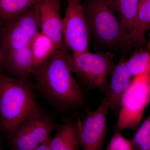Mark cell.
<instances>
[{
    "label": "cell",
    "mask_w": 150,
    "mask_h": 150,
    "mask_svg": "<svg viewBox=\"0 0 150 150\" xmlns=\"http://www.w3.org/2000/svg\"><path fill=\"white\" fill-rule=\"evenodd\" d=\"M68 50L67 47L56 49L33 74L43 93L57 105L67 108L78 107L84 102L83 93L73 76Z\"/></svg>",
    "instance_id": "6da1fadb"
},
{
    "label": "cell",
    "mask_w": 150,
    "mask_h": 150,
    "mask_svg": "<svg viewBox=\"0 0 150 150\" xmlns=\"http://www.w3.org/2000/svg\"><path fill=\"white\" fill-rule=\"evenodd\" d=\"M40 108L28 81L10 77L0 72V118L3 132L9 137L28 116Z\"/></svg>",
    "instance_id": "7a4b0ae2"
},
{
    "label": "cell",
    "mask_w": 150,
    "mask_h": 150,
    "mask_svg": "<svg viewBox=\"0 0 150 150\" xmlns=\"http://www.w3.org/2000/svg\"><path fill=\"white\" fill-rule=\"evenodd\" d=\"M82 6L90 36L107 48L128 50L111 0H85Z\"/></svg>",
    "instance_id": "3957f363"
},
{
    "label": "cell",
    "mask_w": 150,
    "mask_h": 150,
    "mask_svg": "<svg viewBox=\"0 0 150 150\" xmlns=\"http://www.w3.org/2000/svg\"><path fill=\"white\" fill-rule=\"evenodd\" d=\"M150 103V71L132 77L121 100L114 132L126 129L136 130Z\"/></svg>",
    "instance_id": "277c9868"
},
{
    "label": "cell",
    "mask_w": 150,
    "mask_h": 150,
    "mask_svg": "<svg viewBox=\"0 0 150 150\" xmlns=\"http://www.w3.org/2000/svg\"><path fill=\"white\" fill-rule=\"evenodd\" d=\"M73 73L87 87L104 92L110 75L115 65L114 55L108 51H89L67 55Z\"/></svg>",
    "instance_id": "5b68a950"
},
{
    "label": "cell",
    "mask_w": 150,
    "mask_h": 150,
    "mask_svg": "<svg viewBox=\"0 0 150 150\" xmlns=\"http://www.w3.org/2000/svg\"><path fill=\"white\" fill-rule=\"evenodd\" d=\"M56 126L52 119L39 108L22 121L9 137L10 148L35 150L40 143L51 138Z\"/></svg>",
    "instance_id": "8992f818"
},
{
    "label": "cell",
    "mask_w": 150,
    "mask_h": 150,
    "mask_svg": "<svg viewBox=\"0 0 150 150\" xmlns=\"http://www.w3.org/2000/svg\"><path fill=\"white\" fill-rule=\"evenodd\" d=\"M40 32L35 5L0 27L1 52L28 47Z\"/></svg>",
    "instance_id": "52a82bcc"
},
{
    "label": "cell",
    "mask_w": 150,
    "mask_h": 150,
    "mask_svg": "<svg viewBox=\"0 0 150 150\" xmlns=\"http://www.w3.org/2000/svg\"><path fill=\"white\" fill-rule=\"evenodd\" d=\"M80 0H68L62 18V34L65 46L72 54L89 51V31Z\"/></svg>",
    "instance_id": "ba28073f"
},
{
    "label": "cell",
    "mask_w": 150,
    "mask_h": 150,
    "mask_svg": "<svg viewBox=\"0 0 150 150\" xmlns=\"http://www.w3.org/2000/svg\"><path fill=\"white\" fill-rule=\"evenodd\" d=\"M110 110L105 98L96 110L87 112L83 120L78 119L81 147L84 150L100 149L104 144L107 132V115Z\"/></svg>",
    "instance_id": "9c48e42d"
},
{
    "label": "cell",
    "mask_w": 150,
    "mask_h": 150,
    "mask_svg": "<svg viewBox=\"0 0 150 150\" xmlns=\"http://www.w3.org/2000/svg\"><path fill=\"white\" fill-rule=\"evenodd\" d=\"M35 6L40 32L51 38L58 48L66 47L62 37L60 0H39Z\"/></svg>",
    "instance_id": "30bf717a"
},
{
    "label": "cell",
    "mask_w": 150,
    "mask_h": 150,
    "mask_svg": "<svg viewBox=\"0 0 150 150\" xmlns=\"http://www.w3.org/2000/svg\"><path fill=\"white\" fill-rule=\"evenodd\" d=\"M1 72L18 80L28 81L35 70L30 46L1 52Z\"/></svg>",
    "instance_id": "8fae6325"
},
{
    "label": "cell",
    "mask_w": 150,
    "mask_h": 150,
    "mask_svg": "<svg viewBox=\"0 0 150 150\" xmlns=\"http://www.w3.org/2000/svg\"><path fill=\"white\" fill-rule=\"evenodd\" d=\"M126 58L123 55L113 66L108 82L104 91L105 98L109 104L110 110L119 112L121 100L125 92L130 86L132 76L126 65Z\"/></svg>",
    "instance_id": "7c38bea8"
},
{
    "label": "cell",
    "mask_w": 150,
    "mask_h": 150,
    "mask_svg": "<svg viewBox=\"0 0 150 150\" xmlns=\"http://www.w3.org/2000/svg\"><path fill=\"white\" fill-rule=\"evenodd\" d=\"M150 27V0H141L129 40L130 49L146 48V34Z\"/></svg>",
    "instance_id": "4fadbf2b"
},
{
    "label": "cell",
    "mask_w": 150,
    "mask_h": 150,
    "mask_svg": "<svg viewBox=\"0 0 150 150\" xmlns=\"http://www.w3.org/2000/svg\"><path fill=\"white\" fill-rule=\"evenodd\" d=\"M56 133L51 138V150H78L81 147L77 124L71 121L56 126Z\"/></svg>",
    "instance_id": "5bb4252c"
},
{
    "label": "cell",
    "mask_w": 150,
    "mask_h": 150,
    "mask_svg": "<svg viewBox=\"0 0 150 150\" xmlns=\"http://www.w3.org/2000/svg\"><path fill=\"white\" fill-rule=\"evenodd\" d=\"M141 0H111L126 39L128 50L132 28Z\"/></svg>",
    "instance_id": "9a60e30c"
},
{
    "label": "cell",
    "mask_w": 150,
    "mask_h": 150,
    "mask_svg": "<svg viewBox=\"0 0 150 150\" xmlns=\"http://www.w3.org/2000/svg\"><path fill=\"white\" fill-rule=\"evenodd\" d=\"M30 48L35 70L46 62L56 49L59 48L51 38L40 31L33 38Z\"/></svg>",
    "instance_id": "2e32d148"
},
{
    "label": "cell",
    "mask_w": 150,
    "mask_h": 150,
    "mask_svg": "<svg viewBox=\"0 0 150 150\" xmlns=\"http://www.w3.org/2000/svg\"><path fill=\"white\" fill-rule=\"evenodd\" d=\"M39 0H0V24L12 20Z\"/></svg>",
    "instance_id": "e0dca14e"
},
{
    "label": "cell",
    "mask_w": 150,
    "mask_h": 150,
    "mask_svg": "<svg viewBox=\"0 0 150 150\" xmlns=\"http://www.w3.org/2000/svg\"><path fill=\"white\" fill-rule=\"evenodd\" d=\"M126 65L132 77L150 71V50H137L126 59Z\"/></svg>",
    "instance_id": "ac0fdd59"
},
{
    "label": "cell",
    "mask_w": 150,
    "mask_h": 150,
    "mask_svg": "<svg viewBox=\"0 0 150 150\" xmlns=\"http://www.w3.org/2000/svg\"><path fill=\"white\" fill-rule=\"evenodd\" d=\"M136 130L131 139L135 150H150V115Z\"/></svg>",
    "instance_id": "d6986e66"
},
{
    "label": "cell",
    "mask_w": 150,
    "mask_h": 150,
    "mask_svg": "<svg viewBox=\"0 0 150 150\" xmlns=\"http://www.w3.org/2000/svg\"><path fill=\"white\" fill-rule=\"evenodd\" d=\"M106 149L133 150L135 149L131 139H126L122 135L121 132L115 131L112 135Z\"/></svg>",
    "instance_id": "ffe728a7"
},
{
    "label": "cell",
    "mask_w": 150,
    "mask_h": 150,
    "mask_svg": "<svg viewBox=\"0 0 150 150\" xmlns=\"http://www.w3.org/2000/svg\"><path fill=\"white\" fill-rule=\"evenodd\" d=\"M51 138L40 143L38 146L35 150H51Z\"/></svg>",
    "instance_id": "44dd1931"
},
{
    "label": "cell",
    "mask_w": 150,
    "mask_h": 150,
    "mask_svg": "<svg viewBox=\"0 0 150 150\" xmlns=\"http://www.w3.org/2000/svg\"><path fill=\"white\" fill-rule=\"evenodd\" d=\"M3 132L2 125L1 121L0 118V148L2 145V133Z\"/></svg>",
    "instance_id": "7402d4cb"
},
{
    "label": "cell",
    "mask_w": 150,
    "mask_h": 150,
    "mask_svg": "<svg viewBox=\"0 0 150 150\" xmlns=\"http://www.w3.org/2000/svg\"><path fill=\"white\" fill-rule=\"evenodd\" d=\"M146 48V49L147 50H150V40L148 41Z\"/></svg>",
    "instance_id": "603a6c76"
},
{
    "label": "cell",
    "mask_w": 150,
    "mask_h": 150,
    "mask_svg": "<svg viewBox=\"0 0 150 150\" xmlns=\"http://www.w3.org/2000/svg\"><path fill=\"white\" fill-rule=\"evenodd\" d=\"M1 47H0V61H1Z\"/></svg>",
    "instance_id": "cb8c5ba5"
},
{
    "label": "cell",
    "mask_w": 150,
    "mask_h": 150,
    "mask_svg": "<svg viewBox=\"0 0 150 150\" xmlns=\"http://www.w3.org/2000/svg\"><path fill=\"white\" fill-rule=\"evenodd\" d=\"M1 24H0V27H1Z\"/></svg>",
    "instance_id": "d4e9b609"
},
{
    "label": "cell",
    "mask_w": 150,
    "mask_h": 150,
    "mask_svg": "<svg viewBox=\"0 0 150 150\" xmlns=\"http://www.w3.org/2000/svg\"><path fill=\"white\" fill-rule=\"evenodd\" d=\"M80 1H81V0H80Z\"/></svg>",
    "instance_id": "484cf974"
}]
</instances>
